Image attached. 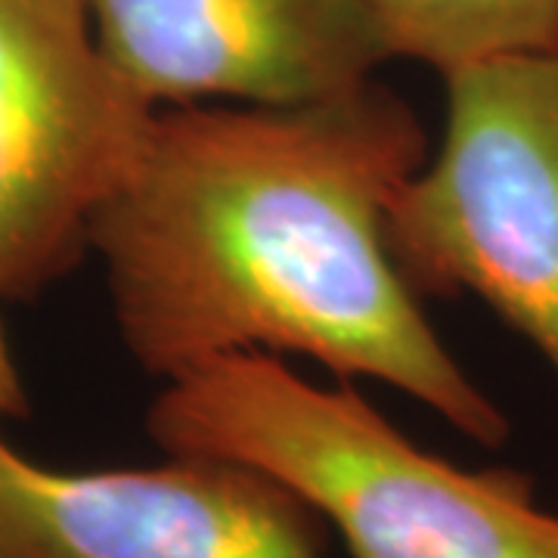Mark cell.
I'll return each instance as SVG.
<instances>
[{
	"label": "cell",
	"instance_id": "1",
	"mask_svg": "<svg viewBox=\"0 0 558 558\" xmlns=\"http://www.w3.org/2000/svg\"><path fill=\"white\" fill-rule=\"evenodd\" d=\"M425 149L410 102L373 81L299 106L159 109L87 233L131 357L168 381L299 354L502 447L509 418L450 357L385 236Z\"/></svg>",
	"mask_w": 558,
	"mask_h": 558
},
{
	"label": "cell",
	"instance_id": "2",
	"mask_svg": "<svg viewBox=\"0 0 558 558\" xmlns=\"http://www.w3.org/2000/svg\"><path fill=\"white\" fill-rule=\"evenodd\" d=\"M146 432L168 457L270 475L339 531L351 558H558V512L531 475L435 457L351 381L319 388L277 354H230L168 379Z\"/></svg>",
	"mask_w": 558,
	"mask_h": 558
},
{
	"label": "cell",
	"instance_id": "3",
	"mask_svg": "<svg viewBox=\"0 0 558 558\" xmlns=\"http://www.w3.org/2000/svg\"><path fill=\"white\" fill-rule=\"evenodd\" d=\"M435 159L388 208V248L418 295H475L558 379V50L444 75Z\"/></svg>",
	"mask_w": 558,
	"mask_h": 558
},
{
	"label": "cell",
	"instance_id": "4",
	"mask_svg": "<svg viewBox=\"0 0 558 558\" xmlns=\"http://www.w3.org/2000/svg\"><path fill=\"white\" fill-rule=\"evenodd\" d=\"M156 112L106 60L87 0H0V301L78 260Z\"/></svg>",
	"mask_w": 558,
	"mask_h": 558
},
{
	"label": "cell",
	"instance_id": "5",
	"mask_svg": "<svg viewBox=\"0 0 558 558\" xmlns=\"http://www.w3.org/2000/svg\"><path fill=\"white\" fill-rule=\"evenodd\" d=\"M317 521L230 459L60 472L0 435V558H326Z\"/></svg>",
	"mask_w": 558,
	"mask_h": 558
},
{
	"label": "cell",
	"instance_id": "6",
	"mask_svg": "<svg viewBox=\"0 0 558 558\" xmlns=\"http://www.w3.org/2000/svg\"><path fill=\"white\" fill-rule=\"evenodd\" d=\"M106 60L156 109L329 100L391 60L369 0H87Z\"/></svg>",
	"mask_w": 558,
	"mask_h": 558
},
{
	"label": "cell",
	"instance_id": "7",
	"mask_svg": "<svg viewBox=\"0 0 558 558\" xmlns=\"http://www.w3.org/2000/svg\"><path fill=\"white\" fill-rule=\"evenodd\" d=\"M391 57L440 75L499 57L558 50V0H369Z\"/></svg>",
	"mask_w": 558,
	"mask_h": 558
},
{
	"label": "cell",
	"instance_id": "8",
	"mask_svg": "<svg viewBox=\"0 0 558 558\" xmlns=\"http://www.w3.org/2000/svg\"><path fill=\"white\" fill-rule=\"evenodd\" d=\"M22 413H25V388H22V376L10 351L7 332H3V319H0V425Z\"/></svg>",
	"mask_w": 558,
	"mask_h": 558
}]
</instances>
